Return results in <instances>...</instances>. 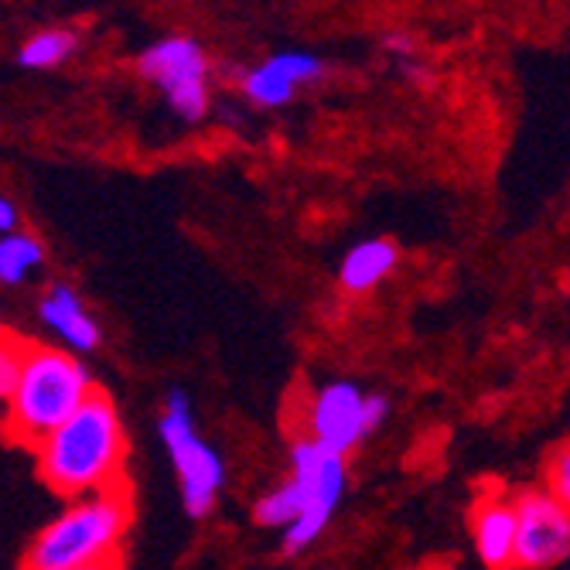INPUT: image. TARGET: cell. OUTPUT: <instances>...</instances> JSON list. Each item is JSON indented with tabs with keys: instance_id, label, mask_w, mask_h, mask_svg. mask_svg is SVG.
<instances>
[{
	"instance_id": "ffe728a7",
	"label": "cell",
	"mask_w": 570,
	"mask_h": 570,
	"mask_svg": "<svg viewBox=\"0 0 570 570\" xmlns=\"http://www.w3.org/2000/svg\"><path fill=\"white\" fill-rule=\"evenodd\" d=\"M82 570H120V560H107V563H92V567H82Z\"/></svg>"
},
{
	"instance_id": "9c48e42d",
	"label": "cell",
	"mask_w": 570,
	"mask_h": 570,
	"mask_svg": "<svg viewBox=\"0 0 570 570\" xmlns=\"http://www.w3.org/2000/svg\"><path fill=\"white\" fill-rule=\"evenodd\" d=\"M325 76V62L315 56V51H301V48H287L277 51V56L256 62L253 69H246L239 76L243 96L249 102L264 110H281L297 96L301 86H311Z\"/></svg>"
},
{
	"instance_id": "8992f818",
	"label": "cell",
	"mask_w": 570,
	"mask_h": 570,
	"mask_svg": "<svg viewBox=\"0 0 570 570\" xmlns=\"http://www.w3.org/2000/svg\"><path fill=\"white\" fill-rule=\"evenodd\" d=\"M291 479L301 485L304 495V512L297 515V523L284 530V553L294 557L315 543L325 527L332 523V515L345 495L348 485V469L345 458L318 448L315 441H297L291 451Z\"/></svg>"
},
{
	"instance_id": "8fae6325",
	"label": "cell",
	"mask_w": 570,
	"mask_h": 570,
	"mask_svg": "<svg viewBox=\"0 0 570 570\" xmlns=\"http://www.w3.org/2000/svg\"><path fill=\"white\" fill-rule=\"evenodd\" d=\"M38 315H41V325L48 332H56L69 352H96L99 348V338H102L99 325L69 284H51L38 304Z\"/></svg>"
},
{
	"instance_id": "44dd1931",
	"label": "cell",
	"mask_w": 570,
	"mask_h": 570,
	"mask_svg": "<svg viewBox=\"0 0 570 570\" xmlns=\"http://www.w3.org/2000/svg\"><path fill=\"white\" fill-rule=\"evenodd\" d=\"M8 338V332H4V325H0V342H4Z\"/></svg>"
},
{
	"instance_id": "9a60e30c",
	"label": "cell",
	"mask_w": 570,
	"mask_h": 570,
	"mask_svg": "<svg viewBox=\"0 0 570 570\" xmlns=\"http://www.w3.org/2000/svg\"><path fill=\"white\" fill-rule=\"evenodd\" d=\"M304 512V495H301V485L294 479L281 482L277 489H271L261 502H256L253 509V520L261 523V527H294L297 523V515Z\"/></svg>"
},
{
	"instance_id": "52a82bcc",
	"label": "cell",
	"mask_w": 570,
	"mask_h": 570,
	"mask_svg": "<svg viewBox=\"0 0 570 570\" xmlns=\"http://www.w3.org/2000/svg\"><path fill=\"white\" fill-rule=\"evenodd\" d=\"M386 396H370L345 380L325 383L307 406V441L345 458L386 421Z\"/></svg>"
},
{
	"instance_id": "7a4b0ae2",
	"label": "cell",
	"mask_w": 570,
	"mask_h": 570,
	"mask_svg": "<svg viewBox=\"0 0 570 570\" xmlns=\"http://www.w3.org/2000/svg\"><path fill=\"white\" fill-rule=\"evenodd\" d=\"M127 482L96 495L72 499L51 520L24 553V570H82L92 563L117 560L130 527Z\"/></svg>"
},
{
	"instance_id": "2e32d148",
	"label": "cell",
	"mask_w": 570,
	"mask_h": 570,
	"mask_svg": "<svg viewBox=\"0 0 570 570\" xmlns=\"http://www.w3.org/2000/svg\"><path fill=\"white\" fill-rule=\"evenodd\" d=\"M24 358H28V345L14 335H8L0 342V424H4V413L18 393L21 373H24Z\"/></svg>"
},
{
	"instance_id": "e0dca14e",
	"label": "cell",
	"mask_w": 570,
	"mask_h": 570,
	"mask_svg": "<svg viewBox=\"0 0 570 570\" xmlns=\"http://www.w3.org/2000/svg\"><path fill=\"white\" fill-rule=\"evenodd\" d=\"M547 492L570 509V448H563L547 469Z\"/></svg>"
},
{
	"instance_id": "ac0fdd59",
	"label": "cell",
	"mask_w": 570,
	"mask_h": 570,
	"mask_svg": "<svg viewBox=\"0 0 570 570\" xmlns=\"http://www.w3.org/2000/svg\"><path fill=\"white\" fill-rule=\"evenodd\" d=\"M383 48L390 51V56H396L400 62H410L413 56H417V51H413V41L406 35H386L383 38Z\"/></svg>"
},
{
	"instance_id": "d6986e66",
	"label": "cell",
	"mask_w": 570,
	"mask_h": 570,
	"mask_svg": "<svg viewBox=\"0 0 570 570\" xmlns=\"http://www.w3.org/2000/svg\"><path fill=\"white\" fill-rule=\"evenodd\" d=\"M18 233V205L0 195V236Z\"/></svg>"
},
{
	"instance_id": "3957f363",
	"label": "cell",
	"mask_w": 570,
	"mask_h": 570,
	"mask_svg": "<svg viewBox=\"0 0 570 570\" xmlns=\"http://www.w3.org/2000/svg\"><path fill=\"white\" fill-rule=\"evenodd\" d=\"M92 393H96L92 376L76 352L51 348V345H28L18 393L0 428L11 438L38 448L51 431L62 428Z\"/></svg>"
},
{
	"instance_id": "7c38bea8",
	"label": "cell",
	"mask_w": 570,
	"mask_h": 570,
	"mask_svg": "<svg viewBox=\"0 0 570 570\" xmlns=\"http://www.w3.org/2000/svg\"><path fill=\"white\" fill-rule=\"evenodd\" d=\"M396 261H400V249L390 239H380V236L362 239L342 256L338 281L348 294H370L396 271Z\"/></svg>"
},
{
	"instance_id": "4fadbf2b",
	"label": "cell",
	"mask_w": 570,
	"mask_h": 570,
	"mask_svg": "<svg viewBox=\"0 0 570 570\" xmlns=\"http://www.w3.org/2000/svg\"><path fill=\"white\" fill-rule=\"evenodd\" d=\"M45 261V246L31 233L0 236V284L18 287L24 284Z\"/></svg>"
},
{
	"instance_id": "5b68a950",
	"label": "cell",
	"mask_w": 570,
	"mask_h": 570,
	"mask_svg": "<svg viewBox=\"0 0 570 570\" xmlns=\"http://www.w3.org/2000/svg\"><path fill=\"white\" fill-rule=\"evenodd\" d=\"M137 72L154 89L165 92L168 107L181 120L195 124L209 114V107H213V82H209L213 66H209V56H205V48L195 38L171 35V38L147 45L137 59Z\"/></svg>"
},
{
	"instance_id": "5bb4252c",
	"label": "cell",
	"mask_w": 570,
	"mask_h": 570,
	"mask_svg": "<svg viewBox=\"0 0 570 570\" xmlns=\"http://www.w3.org/2000/svg\"><path fill=\"white\" fill-rule=\"evenodd\" d=\"M76 45H79L76 31H69V28H48V31L31 35V38L21 45L18 62H21L24 69H56V66H62L66 59H72Z\"/></svg>"
},
{
	"instance_id": "ba28073f",
	"label": "cell",
	"mask_w": 570,
	"mask_h": 570,
	"mask_svg": "<svg viewBox=\"0 0 570 570\" xmlns=\"http://www.w3.org/2000/svg\"><path fill=\"white\" fill-rule=\"evenodd\" d=\"M520 512V543H515V567L547 570L570 557V509L550 492L515 495Z\"/></svg>"
},
{
	"instance_id": "30bf717a",
	"label": "cell",
	"mask_w": 570,
	"mask_h": 570,
	"mask_svg": "<svg viewBox=\"0 0 570 570\" xmlns=\"http://www.w3.org/2000/svg\"><path fill=\"white\" fill-rule=\"evenodd\" d=\"M475 550L485 567L505 570L515 567V543H520V512H515V499L489 495L475 509Z\"/></svg>"
},
{
	"instance_id": "6da1fadb",
	"label": "cell",
	"mask_w": 570,
	"mask_h": 570,
	"mask_svg": "<svg viewBox=\"0 0 570 570\" xmlns=\"http://www.w3.org/2000/svg\"><path fill=\"white\" fill-rule=\"evenodd\" d=\"M127 434L107 393H92L72 417L38 444L41 479L66 499L124 485Z\"/></svg>"
},
{
	"instance_id": "277c9868",
	"label": "cell",
	"mask_w": 570,
	"mask_h": 570,
	"mask_svg": "<svg viewBox=\"0 0 570 570\" xmlns=\"http://www.w3.org/2000/svg\"><path fill=\"white\" fill-rule=\"evenodd\" d=\"M158 431H161V441H165L171 464H175L185 512L191 515V520H205V515L216 509L219 492L226 485V461L213 444L202 441V434L195 428L191 400L185 390L168 393Z\"/></svg>"
}]
</instances>
